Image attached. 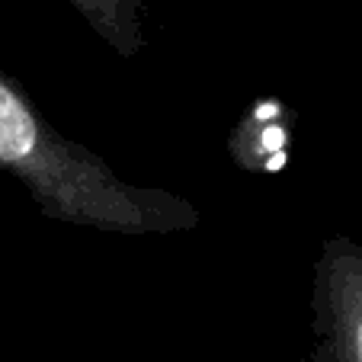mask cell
<instances>
[{
	"label": "cell",
	"instance_id": "3957f363",
	"mask_svg": "<svg viewBox=\"0 0 362 362\" xmlns=\"http://www.w3.org/2000/svg\"><path fill=\"white\" fill-rule=\"evenodd\" d=\"M231 158L244 170L276 173L288 164L292 148V129H288V110L279 100H257L253 110L234 125L231 132Z\"/></svg>",
	"mask_w": 362,
	"mask_h": 362
},
{
	"label": "cell",
	"instance_id": "277c9868",
	"mask_svg": "<svg viewBox=\"0 0 362 362\" xmlns=\"http://www.w3.org/2000/svg\"><path fill=\"white\" fill-rule=\"evenodd\" d=\"M87 26L122 58H135L144 48L141 7L144 0H71Z\"/></svg>",
	"mask_w": 362,
	"mask_h": 362
},
{
	"label": "cell",
	"instance_id": "7a4b0ae2",
	"mask_svg": "<svg viewBox=\"0 0 362 362\" xmlns=\"http://www.w3.org/2000/svg\"><path fill=\"white\" fill-rule=\"evenodd\" d=\"M315 362H362V244L334 234L315 263Z\"/></svg>",
	"mask_w": 362,
	"mask_h": 362
},
{
	"label": "cell",
	"instance_id": "6da1fadb",
	"mask_svg": "<svg viewBox=\"0 0 362 362\" xmlns=\"http://www.w3.org/2000/svg\"><path fill=\"white\" fill-rule=\"evenodd\" d=\"M0 173L20 180L39 212L64 225L177 234L202 221L189 199L129 183L90 148L64 138L7 71H0Z\"/></svg>",
	"mask_w": 362,
	"mask_h": 362
}]
</instances>
